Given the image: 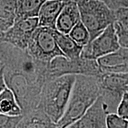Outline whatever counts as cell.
Returning a JSON list of instances; mask_svg holds the SVG:
<instances>
[{
	"label": "cell",
	"instance_id": "obj_11",
	"mask_svg": "<svg viewBox=\"0 0 128 128\" xmlns=\"http://www.w3.org/2000/svg\"><path fill=\"white\" fill-rule=\"evenodd\" d=\"M96 60L101 74L128 72V50L124 48L120 47Z\"/></svg>",
	"mask_w": 128,
	"mask_h": 128
},
{
	"label": "cell",
	"instance_id": "obj_7",
	"mask_svg": "<svg viewBox=\"0 0 128 128\" xmlns=\"http://www.w3.org/2000/svg\"><path fill=\"white\" fill-rule=\"evenodd\" d=\"M97 78L100 96L109 113H116L123 94L128 92V72L101 74Z\"/></svg>",
	"mask_w": 128,
	"mask_h": 128
},
{
	"label": "cell",
	"instance_id": "obj_18",
	"mask_svg": "<svg viewBox=\"0 0 128 128\" xmlns=\"http://www.w3.org/2000/svg\"><path fill=\"white\" fill-rule=\"evenodd\" d=\"M0 114L10 116L23 114L13 92L6 87L0 94Z\"/></svg>",
	"mask_w": 128,
	"mask_h": 128
},
{
	"label": "cell",
	"instance_id": "obj_25",
	"mask_svg": "<svg viewBox=\"0 0 128 128\" xmlns=\"http://www.w3.org/2000/svg\"><path fill=\"white\" fill-rule=\"evenodd\" d=\"M116 32L120 46L128 50V33L119 30H116Z\"/></svg>",
	"mask_w": 128,
	"mask_h": 128
},
{
	"label": "cell",
	"instance_id": "obj_21",
	"mask_svg": "<svg viewBox=\"0 0 128 128\" xmlns=\"http://www.w3.org/2000/svg\"><path fill=\"white\" fill-rule=\"evenodd\" d=\"M106 126L108 128H128V120L116 113H109L106 118Z\"/></svg>",
	"mask_w": 128,
	"mask_h": 128
},
{
	"label": "cell",
	"instance_id": "obj_20",
	"mask_svg": "<svg viewBox=\"0 0 128 128\" xmlns=\"http://www.w3.org/2000/svg\"><path fill=\"white\" fill-rule=\"evenodd\" d=\"M115 20L113 23L116 30L128 33V7H122L114 11Z\"/></svg>",
	"mask_w": 128,
	"mask_h": 128
},
{
	"label": "cell",
	"instance_id": "obj_2",
	"mask_svg": "<svg viewBox=\"0 0 128 128\" xmlns=\"http://www.w3.org/2000/svg\"><path fill=\"white\" fill-rule=\"evenodd\" d=\"M100 95L97 76L76 75L66 108L57 123L58 128H67L83 116Z\"/></svg>",
	"mask_w": 128,
	"mask_h": 128
},
{
	"label": "cell",
	"instance_id": "obj_5",
	"mask_svg": "<svg viewBox=\"0 0 128 128\" xmlns=\"http://www.w3.org/2000/svg\"><path fill=\"white\" fill-rule=\"evenodd\" d=\"M101 74L97 60L80 56L70 59L58 56L48 64V81L65 75L98 76Z\"/></svg>",
	"mask_w": 128,
	"mask_h": 128
},
{
	"label": "cell",
	"instance_id": "obj_28",
	"mask_svg": "<svg viewBox=\"0 0 128 128\" xmlns=\"http://www.w3.org/2000/svg\"><path fill=\"white\" fill-rule=\"evenodd\" d=\"M4 32L0 30V44L4 42Z\"/></svg>",
	"mask_w": 128,
	"mask_h": 128
},
{
	"label": "cell",
	"instance_id": "obj_16",
	"mask_svg": "<svg viewBox=\"0 0 128 128\" xmlns=\"http://www.w3.org/2000/svg\"><path fill=\"white\" fill-rule=\"evenodd\" d=\"M46 0H17L16 20L36 17Z\"/></svg>",
	"mask_w": 128,
	"mask_h": 128
},
{
	"label": "cell",
	"instance_id": "obj_27",
	"mask_svg": "<svg viewBox=\"0 0 128 128\" xmlns=\"http://www.w3.org/2000/svg\"><path fill=\"white\" fill-rule=\"evenodd\" d=\"M5 65V60L4 56V53H3L2 49L0 46V70Z\"/></svg>",
	"mask_w": 128,
	"mask_h": 128
},
{
	"label": "cell",
	"instance_id": "obj_22",
	"mask_svg": "<svg viewBox=\"0 0 128 128\" xmlns=\"http://www.w3.org/2000/svg\"><path fill=\"white\" fill-rule=\"evenodd\" d=\"M23 114L19 116L0 114V128H17L22 119Z\"/></svg>",
	"mask_w": 128,
	"mask_h": 128
},
{
	"label": "cell",
	"instance_id": "obj_3",
	"mask_svg": "<svg viewBox=\"0 0 128 128\" xmlns=\"http://www.w3.org/2000/svg\"><path fill=\"white\" fill-rule=\"evenodd\" d=\"M76 75H65L44 83L38 108L42 109L57 124L65 113Z\"/></svg>",
	"mask_w": 128,
	"mask_h": 128
},
{
	"label": "cell",
	"instance_id": "obj_24",
	"mask_svg": "<svg viewBox=\"0 0 128 128\" xmlns=\"http://www.w3.org/2000/svg\"><path fill=\"white\" fill-rule=\"evenodd\" d=\"M104 3L110 10L115 11L122 7H128V0H99Z\"/></svg>",
	"mask_w": 128,
	"mask_h": 128
},
{
	"label": "cell",
	"instance_id": "obj_4",
	"mask_svg": "<svg viewBox=\"0 0 128 128\" xmlns=\"http://www.w3.org/2000/svg\"><path fill=\"white\" fill-rule=\"evenodd\" d=\"M77 4L81 21L92 40L115 20L114 11L99 0H74Z\"/></svg>",
	"mask_w": 128,
	"mask_h": 128
},
{
	"label": "cell",
	"instance_id": "obj_19",
	"mask_svg": "<svg viewBox=\"0 0 128 128\" xmlns=\"http://www.w3.org/2000/svg\"><path fill=\"white\" fill-rule=\"evenodd\" d=\"M68 34L76 44L82 46L87 45L90 39L89 32L81 20L72 28Z\"/></svg>",
	"mask_w": 128,
	"mask_h": 128
},
{
	"label": "cell",
	"instance_id": "obj_9",
	"mask_svg": "<svg viewBox=\"0 0 128 128\" xmlns=\"http://www.w3.org/2000/svg\"><path fill=\"white\" fill-rule=\"evenodd\" d=\"M38 25V17L15 21L13 25L4 32V42L26 50L32 33Z\"/></svg>",
	"mask_w": 128,
	"mask_h": 128
},
{
	"label": "cell",
	"instance_id": "obj_23",
	"mask_svg": "<svg viewBox=\"0 0 128 128\" xmlns=\"http://www.w3.org/2000/svg\"><path fill=\"white\" fill-rule=\"evenodd\" d=\"M116 113L122 118L128 120V92L123 94L117 108Z\"/></svg>",
	"mask_w": 128,
	"mask_h": 128
},
{
	"label": "cell",
	"instance_id": "obj_8",
	"mask_svg": "<svg viewBox=\"0 0 128 128\" xmlns=\"http://www.w3.org/2000/svg\"><path fill=\"white\" fill-rule=\"evenodd\" d=\"M120 47L116 30L112 23L83 47L81 56L96 60L103 56L114 52Z\"/></svg>",
	"mask_w": 128,
	"mask_h": 128
},
{
	"label": "cell",
	"instance_id": "obj_15",
	"mask_svg": "<svg viewBox=\"0 0 128 128\" xmlns=\"http://www.w3.org/2000/svg\"><path fill=\"white\" fill-rule=\"evenodd\" d=\"M54 36L58 46L65 56L70 59L77 58L81 56L84 46L76 44L68 34H64L55 29Z\"/></svg>",
	"mask_w": 128,
	"mask_h": 128
},
{
	"label": "cell",
	"instance_id": "obj_12",
	"mask_svg": "<svg viewBox=\"0 0 128 128\" xmlns=\"http://www.w3.org/2000/svg\"><path fill=\"white\" fill-rule=\"evenodd\" d=\"M69 0H46L38 14V26L56 29V23L60 12Z\"/></svg>",
	"mask_w": 128,
	"mask_h": 128
},
{
	"label": "cell",
	"instance_id": "obj_10",
	"mask_svg": "<svg viewBox=\"0 0 128 128\" xmlns=\"http://www.w3.org/2000/svg\"><path fill=\"white\" fill-rule=\"evenodd\" d=\"M109 113L108 106L99 95L83 116L68 128H106V118Z\"/></svg>",
	"mask_w": 128,
	"mask_h": 128
},
{
	"label": "cell",
	"instance_id": "obj_6",
	"mask_svg": "<svg viewBox=\"0 0 128 128\" xmlns=\"http://www.w3.org/2000/svg\"><path fill=\"white\" fill-rule=\"evenodd\" d=\"M54 30L48 27L38 26L34 30L26 50L33 59L49 63L58 56H65L58 46Z\"/></svg>",
	"mask_w": 128,
	"mask_h": 128
},
{
	"label": "cell",
	"instance_id": "obj_17",
	"mask_svg": "<svg viewBox=\"0 0 128 128\" xmlns=\"http://www.w3.org/2000/svg\"><path fill=\"white\" fill-rule=\"evenodd\" d=\"M17 0H0V30L6 32L12 26L16 17Z\"/></svg>",
	"mask_w": 128,
	"mask_h": 128
},
{
	"label": "cell",
	"instance_id": "obj_13",
	"mask_svg": "<svg viewBox=\"0 0 128 128\" xmlns=\"http://www.w3.org/2000/svg\"><path fill=\"white\" fill-rule=\"evenodd\" d=\"M80 20L81 17L77 4L74 0H69L58 17L56 29L64 34H69Z\"/></svg>",
	"mask_w": 128,
	"mask_h": 128
},
{
	"label": "cell",
	"instance_id": "obj_26",
	"mask_svg": "<svg viewBox=\"0 0 128 128\" xmlns=\"http://www.w3.org/2000/svg\"><path fill=\"white\" fill-rule=\"evenodd\" d=\"M7 87L4 77V67L0 70V94Z\"/></svg>",
	"mask_w": 128,
	"mask_h": 128
},
{
	"label": "cell",
	"instance_id": "obj_14",
	"mask_svg": "<svg viewBox=\"0 0 128 128\" xmlns=\"http://www.w3.org/2000/svg\"><path fill=\"white\" fill-rule=\"evenodd\" d=\"M17 128H58L57 124L39 108L23 114Z\"/></svg>",
	"mask_w": 128,
	"mask_h": 128
},
{
	"label": "cell",
	"instance_id": "obj_1",
	"mask_svg": "<svg viewBox=\"0 0 128 128\" xmlns=\"http://www.w3.org/2000/svg\"><path fill=\"white\" fill-rule=\"evenodd\" d=\"M4 53V77L13 92L23 114L39 106L42 88L48 81V64L33 59L26 50L6 42L0 44Z\"/></svg>",
	"mask_w": 128,
	"mask_h": 128
}]
</instances>
